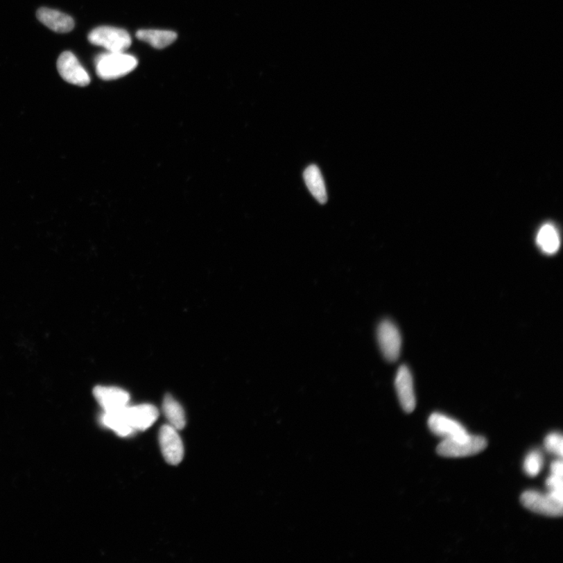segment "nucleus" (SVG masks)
<instances>
[{"instance_id":"obj_1","label":"nucleus","mask_w":563,"mask_h":563,"mask_svg":"<svg viewBox=\"0 0 563 563\" xmlns=\"http://www.w3.org/2000/svg\"><path fill=\"white\" fill-rule=\"evenodd\" d=\"M96 74L105 81L124 77L136 69L138 60L125 52H107L95 60Z\"/></svg>"},{"instance_id":"obj_2","label":"nucleus","mask_w":563,"mask_h":563,"mask_svg":"<svg viewBox=\"0 0 563 563\" xmlns=\"http://www.w3.org/2000/svg\"><path fill=\"white\" fill-rule=\"evenodd\" d=\"M487 442L480 436L466 435L456 438L444 439L437 449L438 454L448 458H460L474 456L487 448Z\"/></svg>"},{"instance_id":"obj_3","label":"nucleus","mask_w":563,"mask_h":563,"mask_svg":"<svg viewBox=\"0 0 563 563\" xmlns=\"http://www.w3.org/2000/svg\"><path fill=\"white\" fill-rule=\"evenodd\" d=\"M90 44L105 48L107 52H125L132 44L131 36L125 29L101 26L89 34Z\"/></svg>"},{"instance_id":"obj_4","label":"nucleus","mask_w":563,"mask_h":563,"mask_svg":"<svg viewBox=\"0 0 563 563\" xmlns=\"http://www.w3.org/2000/svg\"><path fill=\"white\" fill-rule=\"evenodd\" d=\"M520 501L526 509L541 515L553 517L562 516L563 501L550 493L542 494L534 491L526 492Z\"/></svg>"},{"instance_id":"obj_5","label":"nucleus","mask_w":563,"mask_h":563,"mask_svg":"<svg viewBox=\"0 0 563 563\" xmlns=\"http://www.w3.org/2000/svg\"><path fill=\"white\" fill-rule=\"evenodd\" d=\"M377 340L383 357L393 363L399 359L401 350V336L399 328L390 320H383L377 329Z\"/></svg>"},{"instance_id":"obj_6","label":"nucleus","mask_w":563,"mask_h":563,"mask_svg":"<svg viewBox=\"0 0 563 563\" xmlns=\"http://www.w3.org/2000/svg\"><path fill=\"white\" fill-rule=\"evenodd\" d=\"M58 70L64 81L78 87H87L91 79L88 72L79 62L74 53L65 51L60 55L58 60Z\"/></svg>"},{"instance_id":"obj_7","label":"nucleus","mask_w":563,"mask_h":563,"mask_svg":"<svg viewBox=\"0 0 563 563\" xmlns=\"http://www.w3.org/2000/svg\"><path fill=\"white\" fill-rule=\"evenodd\" d=\"M159 443L165 461L173 466L182 462L184 456V448L179 433L174 427L164 425L161 428Z\"/></svg>"},{"instance_id":"obj_8","label":"nucleus","mask_w":563,"mask_h":563,"mask_svg":"<svg viewBox=\"0 0 563 563\" xmlns=\"http://www.w3.org/2000/svg\"><path fill=\"white\" fill-rule=\"evenodd\" d=\"M395 388L404 411L407 413L413 412L416 406L413 379L406 365H401L397 370Z\"/></svg>"},{"instance_id":"obj_9","label":"nucleus","mask_w":563,"mask_h":563,"mask_svg":"<svg viewBox=\"0 0 563 563\" xmlns=\"http://www.w3.org/2000/svg\"><path fill=\"white\" fill-rule=\"evenodd\" d=\"M94 395L104 412L123 408L128 406L130 399V395L125 390L114 387H103V386H98L95 388Z\"/></svg>"},{"instance_id":"obj_10","label":"nucleus","mask_w":563,"mask_h":563,"mask_svg":"<svg viewBox=\"0 0 563 563\" xmlns=\"http://www.w3.org/2000/svg\"><path fill=\"white\" fill-rule=\"evenodd\" d=\"M128 422L135 431L148 430L158 418L157 408L149 404L125 408Z\"/></svg>"},{"instance_id":"obj_11","label":"nucleus","mask_w":563,"mask_h":563,"mask_svg":"<svg viewBox=\"0 0 563 563\" xmlns=\"http://www.w3.org/2000/svg\"><path fill=\"white\" fill-rule=\"evenodd\" d=\"M428 426L433 433L444 439L456 438L467 434V430L460 422L439 413L431 415Z\"/></svg>"},{"instance_id":"obj_12","label":"nucleus","mask_w":563,"mask_h":563,"mask_svg":"<svg viewBox=\"0 0 563 563\" xmlns=\"http://www.w3.org/2000/svg\"><path fill=\"white\" fill-rule=\"evenodd\" d=\"M36 16L41 23L55 33H67L75 28V21L71 16L56 10L42 8Z\"/></svg>"},{"instance_id":"obj_13","label":"nucleus","mask_w":563,"mask_h":563,"mask_svg":"<svg viewBox=\"0 0 563 563\" xmlns=\"http://www.w3.org/2000/svg\"><path fill=\"white\" fill-rule=\"evenodd\" d=\"M304 180L309 191L320 204H326L327 192L321 171L315 164H311L305 169Z\"/></svg>"},{"instance_id":"obj_14","label":"nucleus","mask_w":563,"mask_h":563,"mask_svg":"<svg viewBox=\"0 0 563 563\" xmlns=\"http://www.w3.org/2000/svg\"><path fill=\"white\" fill-rule=\"evenodd\" d=\"M125 408L103 412L101 417L103 426L110 428L121 437H127L134 432L128 420Z\"/></svg>"},{"instance_id":"obj_15","label":"nucleus","mask_w":563,"mask_h":563,"mask_svg":"<svg viewBox=\"0 0 563 563\" xmlns=\"http://www.w3.org/2000/svg\"><path fill=\"white\" fill-rule=\"evenodd\" d=\"M137 38L155 49H164L173 44L177 34L168 30L143 29L138 31Z\"/></svg>"},{"instance_id":"obj_16","label":"nucleus","mask_w":563,"mask_h":563,"mask_svg":"<svg viewBox=\"0 0 563 563\" xmlns=\"http://www.w3.org/2000/svg\"><path fill=\"white\" fill-rule=\"evenodd\" d=\"M163 412L165 417L169 422V425L177 431H181L185 427L187 421L184 410L180 404L173 399V396L167 395L164 397L163 402Z\"/></svg>"},{"instance_id":"obj_17","label":"nucleus","mask_w":563,"mask_h":563,"mask_svg":"<svg viewBox=\"0 0 563 563\" xmlns=\"http://www.w3.org/2000/svg\"><path fill=\"white\" fill-rule=\"evenodd\" d=\"M537 243L544 253L554 254L560 247L558 232L553 225L548 224L542 226L537 236Z\"/></svg>"},{"instance_id":"obj_18","label":"nucleus","mask_w":563,"mask_h":563,"mask_svg":"<svg viewBox=\"0 0 563 563\" xmlns=\"http://www.w3.org/2000/svg\"><path fill=\"white\" fill-rule=\"evenodd\" d=\"M544 460L539 451H531L526 456L524 462V470L530 476H536L539 474L543 467Z\"/></svg>"},{"instance_id":"obj_19","label":"nucleus","mask_w":563,"mask_h":563,"mask_svg":"<svg viewBox=\"0 0 563 563\" xmlns=\"http://www.w3.org/2000/svg\"><path fill=\"white\" fill-rule=\"evenodd\" d=\"M544 447L548 452L562 457L563 439L560 434L556 433L549 434L544 440Z\"/></svg>"},{"instance_id":"obj_20","label":"nucleus","mask_w":563,"mask_h":563,"mask_svg":"<svg viewBox=\"0 0 563 563\" xmlns=\"http://www.w3.org/2000/svg\"><path fill=\"white\" fill-rule=\"evenodd\" d=\"M546 485L549 489L550 494L554 497L563 501V480L562 476L552 474L546 481Z\"/></svg>"},{"instance_id":"obj_21","label":"nucleus","mask_w":563,"mask_h":563,"mask_svg":"<svg viewBox=\"0 0 563 563\" xmlns=\"http://www.w3.org/2000/svg\"><path fill=\"white\" fill-rule=\"evenodd\" d=\"M552 474L559 476H563V464L562 461H556L552 464L551 467Z\"/></svg>"}]
</instances>
